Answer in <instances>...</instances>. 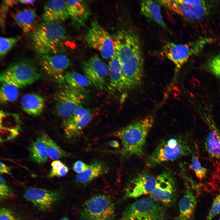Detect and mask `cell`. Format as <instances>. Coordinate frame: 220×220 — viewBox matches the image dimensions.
Segmentation results:
<instances>
[{
	"instance_id": "34",
	"label": "cell",
	"mask_w": 220,
	"mask_h": 220,
	"mask_svg": "<svg viewBox=\"0 0 220 220\" xmlns=\"http://www.w3.org/2000/svg\"><path fill=\"white\" fill-rule=\"evenodd\" d=\"M206 67L208 71L220 79V53L210 57L206 64Z\"/></svg>"
},
{
	"instance_id": "32",
	"label": "cell",
	"mask_w": 220,
	"mask_h": 220,
	"mask_svg": "<svg viewBox=\"0 0 220 220\" xmlns=\"http://www.w3.org/2000/svg\"><path fill=\"white\" fill-rule=\"evenodd\" d=\"M189 167L193 171L196 176L199 179L203 180L206 177L207 169L202 165L194 152L192 155Z\"/></svg>"
},
{
	"instance_id": "2",
	"label": "cell",
	"mask_w": 220,
	"mask_h": 220,
	"mask_svg": "<svg viewBox=\"0 0 220 220\" xmlns=\"http://www.w3.org/2000/svg\"><path fill=\"white\" fill-rule=\"evenodd\" d=\"M154 120L153 116H147L115 132L114 135L121 141L123 155L140 156L143 154L147 138Z\"/></svg>"
},
{
	"instance_id": "46",
	"label": "cell",
	"mask_w": 220,
	"mask_h": 220,
	"mask_svg": "<svg viewBox=\"0 0 220 220\" xmlns=\"http://www.w3.org/2000/svg\"><path fill=\"white\" fill-rule=\"evenodd\" d=\"M218 220H220V218Z\"/></svg>"
},
{
	"instance_id": "28",
	"label": "cell",
	"mask_w": 220,
	"mask_h": 220,
	"mask_svg": "<svg viewBox=\"0 0 220 220\" xmlns=\"http://www.w3.org/2000/svg\"><path fill=\"white\" fill-rule=\"evenodd\" d=\"M28 150L32 161L39 164H43L47 161L48 156L45 146L40 137L30 144Z\"/></svg>"
},
{
	"instance_id": "1",
	"label": "cell",
	"mask_w": 220,
	"mask_h": 220,
	"mask_svg": "<svg viewBox=\"0 0 220 220\" xmlns=\"http://www.w3.org/2000/svg\"><path fill=\"white\" fill-rule=\"evenodd\" d=\"M67 37L66 29L60 22H43L39 24L32 36V46L37 53H62Z\"/></svg>"
},
{
	"instance_id": "30",
	"label": "cell",
	"mask_w": 220,
	"mask_h": 220,
	"mask_svg": "<svg viewBox=\"0 0 220 220\" xmlns=\"http://www.w3.org/2000/svg\"><path fill=\"white\" fill-rule=\"evenodd\" d=\"M40 138L45 144L48 156L51 159L57 160L67 156V153L46 134H42Z\"/></svg>"
},
{
	"instance_id": "33",
	"label": "cell",
	"mask_w": 220,
	"mask_h": 220,
	"mask_svg": "<svg viewBox=\"0 0 220 220\" xmlns=\"http://www.w3.org/2000/svg\"><path fill=\"white\" fill-rule=\"evenodd\" d=\"M20 39L19 36L1 37L0 38V56L4 57Z\"/></svg>"
},
{
	"instance_id": "6",
	"label": "cell",
	"mask_w": 220,
	"mask_h": 220,
	"mask_svg": "<svg viewBox=\"0 0 220 220\" xmlns=\"http://www.w3.org/2000/svg\"><path fill=\"white\" fill-rule=\"evenodd\" d=\"M212 41L210 38L204 37L185 44L168 42L163 47L162 52L164 55L174 64L176 72L191 57L199 54L207 44Z\"/></svg>"
},
{
	"instance_id": "4",
	"label": "cell",
	"mask_w": 220,
	"mask_h": 220,
	"mask_svg": "<svg viewBox=\"0 0 220 220\" xmlns=\"http://www.w3.org/2000/svg\"><path fill=\"white\" fill-rule=\"evenodd\" d=\"M42 76L41 72L33 62L22 60L11 64L3 71L0 81L22 89L38 80Z\"/></svg>"
},
{
	"instance_id": "31",
	"label": "cell",
	"mask_w": 220,
	"mask_h": 220,
	"mask_svg": "<svg viewBox=\"0 0 220 220\" xmlns=\"http://www.w3.org/2000/svg\"><path fill=\"white\" fill-rule=\"evenodd\" d=\"M0 90V101L2 104L16 101L18 98V89L9 84L3 83Z\"/></svg>"
},
{
	"instance_id": "9",
	"label": "cell",
	"mask_w": 220,
	"mask_h": 220,
	"mask_svg": "<svg viewBox=\"0 0 220 220\" xmlns=\"http://www.w3.org/2000/svg\"><path fill=\"white\" fill-rule=\"evenodd\" d=\"M163 0L161 4L169 10L191 21L200 20L209 14L211 2L208 1Z\"/></svg>"
},
{
	"instance_id": "3",
	"label": "cell",
	"mask_w": 220,
	"mask_h": 220,
	"mask_svg": "<svg viewBox=\"0 0 220 220\" xmlns=\"http://www.w3.org/2000/svg\"><path fill=\"white\" fill-rule=\"evenodd\" d=\"M194 152L188 137L176 135L161 142L148 156L146 164L148 167H154L165 162L192 155Z\"/></svg>"
},
{
	"instance_id": "7",
	"label": "cell",
	"mask_w": 220,
	"mask_h": 220,
	"mask_svg": "<svg viewBox=\"0 0 220 220\" xmlns=\"http://www.w3.org/2000/svg\"><path fill=\"white\" fill-rule=\"evenodd\" d=\"M84 92L68 84L64 85L54 94L53 110L59 117L65 119L85 102Z\"/></svg>"
},
{
	"instance_id": "12",
	"label": "cell",
	"mask_w": 220,
	"mask_h": 220,
	"mask_svg": "<svg viewBox=\"0 0 220 220\" xmlns=\"http://www.w3.org/2000/svg\"><path fill=\"white\" fill-rule=\"evenodd\" d=\"M155 189L150 194V197L166 206H171L176 200L177 193L175 181L171 173L164 171L156 178Z\"/></svg>"
},
{
	"instance_id": "42",
	"label": "cell",
	"mask_w": 220,
	"mask_h": 220,
	"mask_svg": "<svg viewBox=\"0 0 220 220\" xmlns=\"http://www.w3.org/2000/svg\"><path fill=\"white\" fill-rule=\"evenodd\" d=\"M0 172L1 174H11L10 169L1 162H0Z\"/></svg>"
},
{
	"instance_id": "41",
	"label": "cell",
	"mask_w": 220,
	"mask_h": 220,
	"mask_svg": "<svg viewBox=\"0 0 220 220\" xmlns=\"http://www.w3.org/2000/svg\"><path fill=\"white\" fill-rule=\"evenodd\" d=\"M68 171V168L65 165L63 164L59 169L57 177H62L66 175Z\"/></svg>"
},
{
	"instance_id": "17",
	"label": "cell",
	"mask_w": 220,
	"mask_h": 220,
	"mask_svg": "<svg viewBox=\"0 0 220 220\" xmlns=\"http://www.w3.org/2000/svg\"><path fill=\"white\" fill-rule=\"evenodd\" d=\"M92 117L88 109L82 106L77 108L64 120L63 125L67 135L71 137L79 134L91 120Z\"/></svg>"
},
{
	"instance_id": "29",
	"label": "cell",
	"mask_w": 220,
	"mask_h": 220,
	"mask_svg": "<svg viewBox=\"0 0 220 220\" xmlns=\"http://www.w3.org/2000/svg\"><path fill=\"white\" fill-rule=\"evenodd\" d=\"M64 77L65 81L67 84L84 92L86 89L90 86L88 80L84 75L75 71L66 72Z\"/></svg>"
},
{
	"instance_id": "16",
	"label": "cell",
	"mask_w": 220,
	"mask_h": 220,
	"mask_svg": "<svg viewBox=\"0 0 220 220\" xmlns=\"http://www.w3.org/2000/svg\"><path fill=\"white\" fill-rule=\"evenodd\" d=\"M23 196L39 210L45 211L50 209L59 200L60 194L56 190L30 187L25 190Z\"/></svg>"
},
{
	"instance_id": "43",
	"label": "cell",
	"mask_w": 220,
	"mask_h": 220,
	"mask_svg": "<svg viewBox=\"0 0 220 220\" xmlns=\"http://www.w3.org/2000/svg\"><path fill=\"white\" fill-rule=\"evenodd\" d=\"M109 146L116 148H118L119 146V144L117 141L113 140L109 141L108 143Z\"/></svg>"
},
{
	"instance_id": "25",
	"label": "cell",
	"mask_w": 220,
	"mask_h": 220,
	"mask_svg": "<svg viewBox=\"0 0 220 220\" xmlns=\"http://www.w3.org/2000/svg\"><path fill=\"white\" fill-rule=\"evenodd\" d=\"M109 75V88L119 91L126 90L122 73L119 59L115 53L111 58L108 66Z\"/></svg>"
},
{
	"instance_id": "45",
	"label": "cell",
	"mask_w": 220,
	"mask_h": 220,
	"mask_svg": "<svg viewBox=\"0 0 220 220\" xmlns=\"http://www.w3.org/2000/svg\"><path fill=\"white\" fill-rule=\"evenodd\" d=\"M58 220H70L69 219L66 217H63V218L58 219Z\"/></svg>"
},
{
	"instance_id": "24",
	"label": "cell",
	"mask_w": 220,
	"mask_h": 220,
	"mask_svg": "<svg viewBox=\"0 0 220 220\" xmlns=\"http://www.w3.org/2000/svg\"><path fill=\"white\" fill-rule=\"evenodd\" d=\"M15 22L25 33L30 32L35 24L37 14L34 8H28L17 10L12 14Z\"/></svg>"
},
{
	"instance_id": "5",
	"label": "cell",
	"mask_w": 220,
	"mask_h": 220,
	"mask_svg": "<svg viewBox=\"0 0 220 220\" xmlns=\"http://www.w3.org/2000/svg\"><path fill=\"white\" fill-rule=\"evenodd\" d=\"M165 209L151 198L145 197L128 205L120 220H166Z\"/></svg>"
},
{
	"instance_id": "36",
	"label": "cell",
	"mask_w": 220,
	"mask_h": 220,
	"mask_svg": "<svg viewBox=\"0 0 220 220\" xmlns=\"http://www.w3.org/2000/svg\"><path fill=\"white\" fill-rule=\"evenodd\" d=\"M220 213V191L214 200L206 220H211Z\"/></svg>"
},
{
	"instance_id": "27",
	"label": "cell",
	"mask_w": 220,
	"mask_h": 220,
	"mask_svg": "<svg viewBox=\"0 0 220 220\" xmlns=\"http://www.w3.org/2000/svg\"><path fill=\"white\" fill-rule=\"evenodd\" d=\"M108 168L103 162L95 161L90 164L86 170L78 174L76 176L77 181L79 182L87 183L98 177L107 173Z\"/></svg>"
},
{
	"instance_id": "18",
	"label": "cell",
	"mask_w": 220,
	"mask_h": 220,
	"mask_svg": "<svg viewBox=\"0 0 220 220\" xmlns=\"http://www.w3.org/2000/svg\"><path fill=\"white\" fill-rule=\"evenodd\" d=\"M156 178L146 173L138 174L130 182L126 190L125 198H135L151 193L154 190Z\"/></svg>"
},
{
	"instance_id": "23",
	"label": "cell",
	"mask_w": 220,
	"mask_h": 220,
	"mask_svg": "<svg viewBox=\"0 0 220 220\" xmlns=\"http://www.w3.org/2000/svg\"><path fill=\"white\" fill-rule=\"evenodd\" d=\"M20 104L23 110L28 114L37 116L43 112L45 105L43 97L35 93L24 94L21 98Z\"/></svg>"
},
{
	"instance_id": "14",
	"label": "cell",
	"mask_w": 220,
	"mask_h": 220,
	"mask_svg": "<svg viewBox=\"0 0 220 220\" xmlns=\"http://www.w3.org/2000/svg\"><path fill=\"white\" fill-rule=\"evenodd\" d=\"M115 53L121 65L137 53L141 51L139 39L134 32L118 31L114 39Z\"/></svg>"
},
{
	"instance_id": "20",
	"label": "cell",
	"mask_w": 220,
	"mask_h": 220,
	"mask_svg": "<svg viewBox=\"0 0 220 220\" xmlns=\"http://www.w3.org/2000/svg\"><path fill=\"white\" fill-rule=\"evenodd\" d=\"M44 22H61L69 16L65 1L50 0L46 2L42 15Z\"/></svg>"
},
{
	"instance_id": "10",
	"label": "cell",
	"mask_w": 220,
	"mask_h": 220,
	"mask_svg": "<svg viewBox=\"0 0 220 220\" xmlns=\"http://www.w3.org/2000/svg\"><path fill=\"white\" fill-rule=\"evenodd\" d=\"M85 40L89 46L98 51L105 59H111L115 54L114 39L96 21L92 22Z\"/></svg>"
},
{
	"instance_id": "8",
	"label": "cell",
	"mask_w": 220,
	"mask_h": 220,
	"mask_svg": "<svg viewBox=\"0 0 220 220\" xmlns=\"http://www.w3.org/2000/svg\"><path fill=\"white\" fill-rule=\"evenodd\" d=\"M80 215L82 220H114L115 204L107 196L95 195L84 203Z\"/></svg>"
},
{
	"instance_id": "35",
	"label": "cell",
	"mask_w": 220,
	"mask_h": 220,
	"mask_svg": "<svg viewBox=\"0 0 220 220\" xmlns=\"http://www.w3.org/2000/svg\"><path fill=\"white\" fill-rule=\"evenodd\" d=\"M18 3V0H5L3 1L1 5L0 11L1 26L2 29L5 26V18L9 8Z\"/></svg>"
},
{
	"instance_id": "37",
	"label": "cell",
	"mask_w": 220,
	"mask_h": 220,
	"mask_svg": "<svg viewBox=\"0 0 220 220\" xmlns=\"http://www.w3.org/2000/svg\"><path fill=\"white\" fill-rule=\"evenodd\" d=\"M12 193L6 181L0 174V198L1 199H7L12 196Z\"/></svg>"
},
{
	"instance_id": "13",
	"label": "cell",
	"mask_w": 220,
	"mask_h": 220,
	"mask_svg": "<svg viewBox=\"0 0 220 220\" xmlns=\"http://www.w3.org/2000/svg\"><path fill=\"white\" fill-rule=\"evenodd\" d=\"M84 75L91 86L99 90L105 87L108 66L98 56L94 55L82 62Z\"/></svg>"
},
{
	"instance_id": "38",
	"label": "cell",
	"mask_w": 220,
	"mask_h": 220,
	"mask_svg": "<svg viewBox=\"0 0 220 220\" xmlns=\"http://www.w3.org/2000/svg\"><path fill=\"white\" fill-rule=\"evenodd\" d=\"M0 220H20L12 211L5 207L0 210Z\"/></svg>"
},
{
	"instance_id": "19",
	"label": "cell",
	"mask_w": 220,
	"mask_h": 220,
	"mask_svg": "<svg viewBox=\"0 0 220 220\" xmlns=\"http://www.w3.org/2000/svg\"><path fill=\"white\" fill-rule=\"evenodd\" d=\"M182 173L184 179L185 191L179 203V214L174 220H190L194 213L196 198L188 182L187 178L183 173Z\"/></svg>"
},
{
	"instance_id": "15",
	"label": "cell",
	"mask_w": 220,
	"mask_h": 220,
	"mask_svg": "<svg viewBox=\"0 0 220 220\" xmlns=\"http://www.w3.org/2000/svg\"><path fill=\"white\" fill-rule=\"evenodd\" d=\"M122 73L126 90L136 88L144 76V60L141 51L130 57L121 65Z\"/></svg>"
},
{
	"instance_id": "26",
	"label": "cell",
	"mask_w": 220,
	"mask_h": 220,
	"mask_svg": "<svg viewBox=\"0 0 220 220\" xmlns=\"http://www.w3.org/2000/svg\"><path fill=\"white\" fill-rule=\"evenodd\" d=\"M140 12L145 17L153 21L163 28L168 30L161 13L158 2L152 0H142L140 2Z\"/></svg>"
},
{
	"instance_id": "22",
	"label": "cell",
	"mask_w": 220,
	"mask_h": 220,
	"mask_svg": "<svg viewBox=\"0 0 220 220\" xmlns=\"http://www.w3.org/2000/svg\"><path fill=\"white\" fill-rule=\"evenodd\" d=\"M67 8L73 24L79 28L83 26L90 15L87 3L83 0L65 1Z\"/></svg>"
},
{
	"instance_id": "44",
	"label": "cell",
	"mask_w": 220,
	"mask_h": 220,
	"mask_svg": "<svg viewBox=\"0 0 220 220\" xmlns=\"http://www.w3.org/2000/svg\"><path fill=\"white\" fill-rule=\"evenodd\" d=\"M36 0H18L19 3L24 4H30L34 3Z\"/></svg>"
},
{
	"instance_id": "39",
	"label": "cell",
	"mask_w": 220,
	"mask_h": 220,
	"mask_svg": "<svg viewBox=\"0 0 220 220\" xmlns=\"http://www.w3.org/2000/svg\"><path fill=\"white\" fill-rule=\"evenodd\" d=\"M63 164L60 160L53 161L51 163L52 169L50 173L47 176L49 178H53L57 176V172Z\"/></svg>"
},
{
	"instance_id": "21",
	"label": "cell",
	"mask_w": 220,
	"mask_h": 220,
	"mask_svg": "<svg viewBox=\"0 0 220 220\" xmlns=\"http://www.w3.org/2000/svg\"><path fill=\"white\" fill-rule=\"evenodd\" d=\"M204 120L209 128L204 141L206 150L211 157L220 160V131L211 116L206 117Z\"/></svg>"
},
{
	"instance_id": "40",
	"label": "cell",
	"mask_w": 220,
	"mask_h": 220,
	"mask_svg": "<svg viewBox=\"0 0 220 220\" xmlns=\"http://www.w3.org/2000/svg\"><path fill=\"white\" fill-rule=\"evenodd\" d=\"M88 166L81 161H78L74 163L73 169L75 172L80 174L86 170Z\"/></svg>"
},
{
	"instance_id": "11",
	"label": "cell",
	"mask_w": 220,
	"mask_h": 220,
	"mask_svg": "<svg viewBox=\"0 0 220 220\" xmlns=\"http://www.w3.org/2000/svg\"><path fill=\"white\" fill-rule=\"evenodd\" d=\"M37 59L42 70L52 80L58 83L64 82V72L70 64L67 56L62 53H37Z\"/></svg>"
}]
</instances>
